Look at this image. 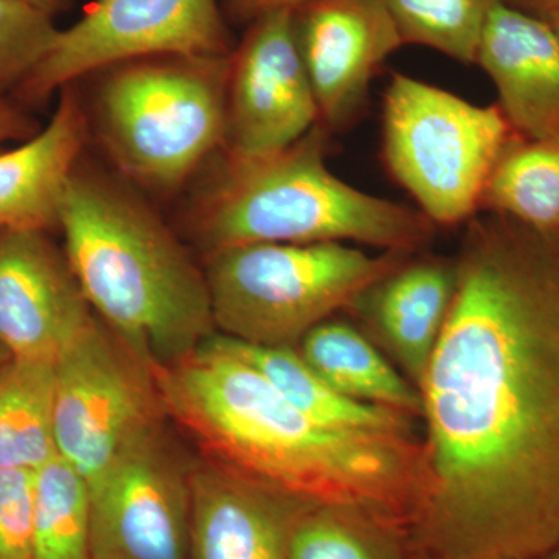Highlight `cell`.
<instances>
[{
	"mask_svg": "<svg viewBox=\"0 0 559 559\" xmlns=\"http://www.w3.org/2000/svg\"><path fill=\"white\" fill-rule=\"evenodd\" d=\"M87 130L83 103L68 86L38 134L0 151V230L58 229L62 191L80 164Z\"/></svg>",
	"mask_w": 559,
	"mask_h": 559,
	"instance_id": "e0dca14e",
	"label": "cell"
},
{
	"mask_svg": "<svg viewBox=\"0 0 559 559\" xmlns=\"http://www.w3.org/2000/svg\"><path fill=\"white\" fill-rule=\"evenodd\" d=\"M11 359H13V356H11L9 349H7L5 347H3L2 344H0V371H2L3 367H5Z\"/></svg>",
	"mask_w": 559,
	"mask_h": 559,
	"instance_id": "4dcf8cb0",
	"label": "cell"
},
{
	"mask_svg": "<svg viewBox=\"0 0 559 559\" xmlns=\"http://www.w3.org/2000/svg\"><path fill=\"white\" fill-rule=\"evenodd\" d=\"M43 127L25 112L21 106L10 100H0V151L10 148L13 143H22L38 134Z\"/></svg>",
	"mask_w": 559,
	"mask_h": 559,
	"instance_id": "4316f807",
	"label": "cell"
},
{
	"mask_svg": "<svg viewBox=\"0 0 559 559\" xmlns=\"http://www.w3.org/2000/svg\"><path fill=\"white\" fill-rule=\"evenodd\" d=\"M221 0H95L60 28L47 57L13 95L40 105L92 73L140 58H218L234 51Z\"/></svg>",
	"mask_w": 559,
	"mask_h": 559,
	"instance_id": "9c48e42d",
	"label": "cell"
},
{
	"mask_svg": "<svg viewBox=\"0 0 559 559\" xmlns=\"http://www.w3.org/2000/svg\"><path fill=\"white\" fill-rule=\"evenodd\" d=\"M49 230H0V344L13 358L57 360L97 316Z\"/></svg>",
	"mask_w": 559,
	"mask_h": 559,
	"instance_id": "4fadbf2b",
	"label": "cell"
},
{
	"mask_svg": "<svg viewBox=\"0 0 559 559\" xmlns=\"http://www.w3.org/2000/svg\"><path fill=\"white\" fill-rule=\"evenodd\" d=\"M513 135L498 105H474L404 73L390 80L382 157L433 226H457L479 213L489 175Z\"/></svg>",
	"mask_w": 559,
	"mask_h": 559,
	"instance_id": "52a82bcc",
	"label": "cell"
},
{
	"mask_svg": "<svg viewBox=\"0 0 559 559\" xmlns=\"http://www.w3.org/2000/svg\"><path fill=\"white\" fill-rule=\"evenodd\" d=\"M401 522L358 507L304 503L288 536V559H412Z\"/></svg>",
	"mask_w": 559,
	"mask_h": 559,
	"instance_id": "44dd1931",
	"label": "cell"
},
{
	"mask_svg": "<svg viewBox=\"0 0 559 559\" xmlns=\"http://www.w3.org/2000/svg\"><path fill=\"white\" fill-rule=\"evenodd\" d=\"M58 455L90 484L165 415L153 373L100 319L55 360Z\"/></svg>",
	"mask_w": 559,
	"mask_h": 559,
	"instance_id": "ba28073f",
	"label": "cell"
},
{
	"mask_svg": "<svg viewBox=\"0 0 559 559\" xmlns=\"http://www.w3.org/2000/svg\"><path fill=\"white\" fill-rule=\"evenodd\" d=\"M55 360L13 358L0 371V469L36 471L57 457Z\"/></svg>",
	"mask_w": 559,
	"mask_h": 559,
	"instance_id": "ffe728a7",
	"label": "cell"
},
{
	"mask_svg": "<svg viewBox=\"0 0 559 559\" xmlns=\"http://www.w3.org/2000/svg\"><path fill=\"white\" fill-rule=\"evenodd\" d=\"M455 270L418 388L407 533L423 559H544L559 546V230L473 216Z\"/></svg>",
	"mask_w": 559,
	"mask_h": 559,
	"instance_id": "6da1fadb",
	"label": "cell"
},
{
	"mask_svg": "<svg viewBox=\"0 0 559 559\" xmlns=\"http://www.w3.org/2000/svg\"><path fill=\"white\" fill-rule=\"evenodd\" d=\"M293 28L326 132L359 119L371 81L404 47L382 0H304Z\"/></svg>",
	"mask_w": 559,
	"mask_h": 559,
	"instance_id": "7c38bea8",
	"label": "cell"
},
{
	"mask_svg": "<svg viewBox=\"0 0 559 559\" xmlns=\"http://www.w3.org/2000/svg\"><path fill=\"white\" fill-rule=\"evenodd\" d=\"M319 124L310 76L293 28V10L264 14L230 53L224 154L266 156Z\"/></svg>",
	"mask_w": 559,
	"mask_h": 559,
	"instance_id": "8fae6325",
	"label": "cell"
},
{
	"mask_svg": "<svg viewBox=\"0 0 559 559\" xmlns=\"http://www.w3.org/2000/svg\"><path fill=\"white\" fill-rule=\"evenodd\" d=\"M330 132L320 124L288 148L229 157L193 207V227L210 250L257 242H347L415 253L432 238L419 210L356 189L326 164Z\"/></svg>",
	"mask_w": 559,
	"mask_h": 559,
	"instance_id": "277c9868",
	"label": "cell"
},
{
	"mask_svg": "<svg viewBox=\"0 0 559 559\" xmlns=\"http://www.w3.org/2000/svg\"><path fill=\"white\" fill-rule=\"evenodd\" d=\"M514 9L527 11L539 20L549 22L559 13V0H503Z\"/></svg>",
	"mask_w": 559,
	"mask_h": 559,
	"instance_id": "f1b7e54d",
	"label": "cell"
},
{
	"mask_svg": "<svg viewBox=\"0 0 559 559\" xmlns=\"http://www.w3.org/2000/svg\"><path fill=\"white\" fill-rule=\"evenodd\" d=\"M544 559H559V546L554 551H550V554Z\"/></svg>",
	"mask_w": 559,
	"mask_h": 559,
	"instance_id": "d6a6232c",
	"label": "cell"
},
{
	"mask_svg": "<svg viewBox=\"0 0 559 559\" xmlns=\"http://www.w3.org/2000/svg\"><path fill=\"white\" fill-rule=\"evenodd\" d=\"M151 373L165 415L205 462L286 498L358 507L407 528L419 460L412 437L318 421L234 355L218 333Z\"/></svg>",
	"mask_w": 559,
	"mask_h": 559,
	"instance_id": "7a4b0ae2",
	"label": "cell"
},
{
	"mask_svg": "<svg viewBox=\"0 0 559 559\" xmlns=\"http://www.w3.org/2000/svg\"><path fill=\"white\" fill-rule=\"evenodd\" d=\"M304 0H221L227 22L248 27L253 21L280 10H294Z\"/></svg>",
	"mask_w": 559,
	"mask_h": 559,
	"instance_id": "83f0119b",
	"label": "cell"
},
{
	"mask_svg": "<svg viewBox=\"0 0 559 559\" xmlns=\"http://www.w3.org/2000/svg\"><path fill=\"white\" fill-rule=\"evenodd\" d=\"M230 55L140 58L102 70L95 117L119 170L173 190L224 148Z\"/></svg>",
	"mask_w": 559,
	"mask_h": 559,
	"instance_id": "8992f818",
	"label": "cell"
},
{
	"mask_svg": "<svg viewBox=\"0 0 559 559\" xmlns=\"http://www.w3.org/2000/svg\"><path fill=\"white\" fill-rule=\"evenodd\" d=\"M13 2L31 7V9L38 10L55 20L58 14L68 13L75 5L76 0H13Z\"/></svg>",
	"mask_w": 559,
	"mask_h": 559,
	"instance_id": "f546056e",
	"label": "cell"
},
{
	"mask_svg": "<svg viewBox=\"0 0 559 559\" xmlns=\"http://www.w3.org/2000/svg\"><path fill=\"white\" fill-rule=\"evenodd\" d=\"M219 334V333H218ZM224 345L253 367L290 404L334 428L412 437L411 417L342 395L293 347H260L223 336Z\"/></svg>",
	"mask_w": 559,
	"mask_h": 559,
	"instance_id": "d6986e66",
	"label": "cell"
},
{
	"mask_svg": "<svg viewBox=\"0 0 559 559\" xmlns=\"http://www.w3.org/2000/svg\"><path fill=\"white\" fill-rule=\"evenodd\" d=\"M58 230L92 311L151 371L216 334L205 272L116 180L76 165L62 191Z\"/></svg>",
	"mask_w": 559,
	"mask_h": 559,
	"instance_id": "3957f363",
	"label": "cell"
},
{
	"mask_svg": "<svg viewBox=\"0 0 559 559\" xmlns=\"http://www.w3.org/2000/svg\"><path fill=\"white\" fill-rule=\"evenodd\" d=\"M32 559H92L90 481L60 455L35 471Z\"/></svg>",
	"mask_w": 559,
	"mask_h": 559,
	"instance_id": "603a6c76",
	"label": "cell"
},
{
	"mask_svg": "<svg viewBox=\"0 0 559 559\" xmlns=\"http://www.w3.org/2000/svg\"><path fill=\"white\" fill-rule=\"evenodd\" d=\"M162 436L140 437L90 484L92 559H191V469Z\"/></svg>",
	"mask_w": 559,
	"mask_h": 559,
	"instance_id": "30bf717a",
	"label": "cell"
},
{
	"mask_svg": "<svg viewBox=\"0 0 559 559\" xmlns=\"http://www.w3.org/2000/svg\"><path fill=\"white\" fill-rule=\"evenodd\" d=\"M476 64L495 84L514 134L559 139V38L549 22L496 0Z\"/></svg>",
	"mask_w": 559,
	"mask_h": 559,
	"instance_id": "5bb4252c",
	"label": "cell"
},
{
	"mask_svg": "<svg viewBox=\"0 0 559 559\" xmlns=\"http://www.w3.org/2000/svg\"><path fill=\"white\" fill-rule=\"evenodd\" d=\"M404 46L428 47L476 64L481 32L496 0H382Z\"/></svg>",
	"mask_w": 559,
	"mask_h": 559,
	"instance_id": "cb8c5ba5",
	"label": "cell"
},
{
	"mask_svg": "<svg viewBox=\"0 0 559 559\" xmlns=\"http://www.w3.org/2000/svg\"><path fill=\"white\" fill-rule=\"evenodd\" d=\"M415 253L347 242H257L210 253L205 280L216 333L260 347H299L337 311Z\"/></svg>",
	"mask_w": 559,
	"mask_h": 559,
	"instance_id": "5b68a950",
	"label": "cell"
},
{
	"mask_svg": "<svg viewBox=\"0 0 559 559\" xmlns=\"http://www.w3.org/2000/svg\"><path fill=\"white\" fill-rule=\"evenodd\" d=\"M549 24L551 25V27L555 28V32H557L559 38V13L557 14V16L551 17Z\"/></svg>",
	"mask_w": 559,
	"mask_h": 559,
	"instance_id": "1f68e13d",
	"label": "cell"
},
{
	"mask_svg": "<svg viewBox=\"0 0 559 559\" xmlns=\"http://www.w3.org/2000/svg\"><path fill=\"white\" fill-rule=\"evenodd\" d=\"M304 503L201 463L191 468V559H288Z\"/></svg>",
	"mask_w": 559,
	"mask_h": 559,
	"instance_id": "9a60e30c",
	"label": "cell"
},
{
	"mask_svg": "<svg viewBox=\"0 0 559 559\" xmlns=\"http://www.w3.org/2000/svg\"><path fill=\"white\" fill-rule=\"evenodd\" d=\"M455 286V260L412 255L349 308L369 323L417 389L447 325Z\"/></svg>",
	"mask_w": 559,
	"mask_h": 559,
	"instance_id": "2e32d148",
	"label": "cell"
},
{
	"mask_svg": "<svg viewBox=\"0 0 559 559\" xmlns=\"http://www.w3.org/2000/svg\"><path fill=\"white\" fill-rule=\"evenodd\" d=\"M479 212L559 230V139L514 134L489 175Z\"/></svg>",
	"mask_w": 559,
	"mask_h": 559,
	"instance_id": "7402d4cb",
	"label": "cell"
},
{
	"mask_svg": "<svg viewBox=\"0 0 559 559\" xmlns=\"http://www.w3.org/2000/svg\"><path fill=\"white\" fill-rule=\"evenodd\" d=\"M60 28L40 11L0 0V100H9L47 57Z\"/></svg>",
	"mask_w": 559,
	"mask_h": 559,
	"instance_id": "d4e9b609",
	"label": "cell"
},
{
	"mask_svg": "<svg viewBox=\"0 0 559 559\" xmlns=\"http://www.w3.org/2000/svg\"><path fill=\"white\" fill-rule=\"evenodd\" d=\"M297 349L342 395L407 417L421 414L418 389L352 323L325 320L301 340Z\"/></svg>",
	"mask_w": 559,
	"mask_h": 559,
	"instance_id": "ac0fdd59",
	"label": "cell"
},
{
	"mask_svg": "<svg viewBox=\"0 0 559 559\" xmlns=\"http://www.w3.org/2000/svg\"><path fill=\"white\" fill-rule=\"evenodd\" d=\"M35 471L0 469V559L33 558Z\"/></svg>",
	"mask_w": 559,
	"mask_h": 559,
	"instance_id": "484cf974",
	"label": "cell"
}]
</instances>
